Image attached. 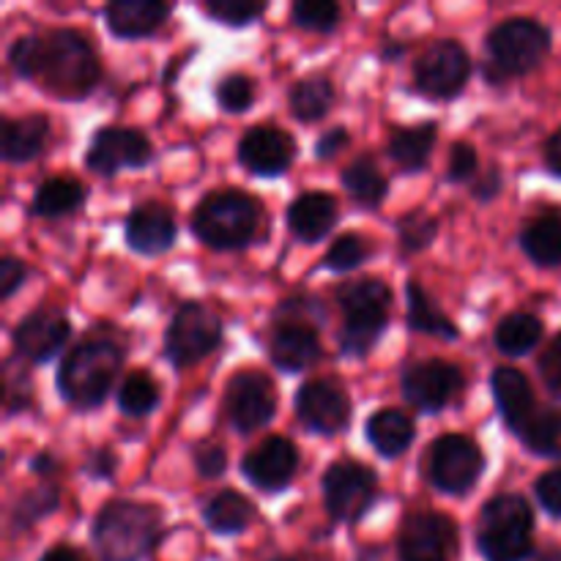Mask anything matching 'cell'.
I'll return each instance as SVG.
<instances>
[{
    "instance_id": "obj_1",
    "label": "cell",
    "mask_w": 561,
    "mask_h": 561,
    "mask_svg": "<svg viewBox=\"0 0 561 561\" xmlns=\"http://www.w3.org/2000/svg\"><path fill=\"white\" fill-rule=\"evenodd\" d=\"M99 58L91 42L77 31H49L36 36V77L58 99H82L96 88Z\"/></svg>"
},
{
    "instance_id": "obj_2",
    "label": "cell",
    "mask_w": 561,
    "mask_h": 561,
    "mask_svg": "<svg viewBox=\"0 0 561 561\" xmlns=\"http://www.w3.org/2000/svg\"><path fill=\"white\" fill-rule=\"evenodd\" d=\"M162 513L142 502H113L93 520V546L102 561H140L157 546Z\"/></svg>"
},
{
    "instance_id": "obj_3",
    "label": "cell",
    "mask_w": 561,
    "mask_h": 561,
    "mask_svg": "<svg viewBox=\"0 0 561 561\" xmlns=\"http://www.w3.org/2000/svg\"><path fill=\"white\" fill-rule=\"evenodd\" d=\"M118 345L107 337H93L69 351L58 370V392L66 403L77 409H93L102 403L113 389L115 376L121 373Z\"/></svg>"
},
{
    "instance_id": "obj_4",
    "label": "cell",
    "mask_w": 561,
    "mask_h": 561,
    "mask_svg": "<svg viewBox=\"0 0 561 561\" xmlns=\"http://www.w3.org/2000/svg\"><path fill=\"white\" fill-rule=\"evenodd\" d=\"M261 228V206L241 190L208 192L192 211V230L214 250H239L255 239Z\"/></svg>"
},
{
    "instance_id": "obj_5",
    "label": "cell",
    "mask_w": 561,
    "mask_h": 561,
    "mask_svg": "<svg viewBox=\"0 0 561 561\" xmlns=\"http://www.w3.org/2000/svg\"><path fill=\"white\" fill-rule=\"evenodd\" d=\"M529 502L518 493H502L485 504L480 515V551L488 561H524L531 553Z\"/></svg>"
},
{
    "instance_id": "obj_6",
    "label": "cell",
    "mask_w": 561,
    "mask_h": 561,
    "mask_svg": "<svg viewBox=\"0 0 561 561\" xmlns=\"http://www.w3.org/2000/svg\"><path fill=\"white\" fill-rule=\"evenodd\" d=\"M337 305L343 310L345 323L340 332L345 354H367L373 343L381 337L389 318L392 294L381 279H356L337 290Z\"/></svg>"
},
{
    "instance_id": "obj_7",
    "label": "cell",
    "mask_w": 561,
    "mask_h": 561,
    "mask_svg": "<svg viewBox=\"0 0 561 561\" xmlns=\"http://www.w3.org/2000/svg\"><path fill=\"white\" fill-rule=\"evenodd\" d=\"M551 49V33L531 16H513L488 36L491 66L502 77H518L537 69Z\"/></svg>"
},
{
    "instance_id": "obj_8",
    "label": "cell",
    "mask_w": 561,
    "mask_h": 561,
    "mask_svg": "<svg viewBox=\"0 0 561 561\" xmlns=\"http://www.w3.org/2000/svg\"><path fill=\"white\" fill-rule=\"evenodd\" d=\"M219 340H222V321L217 312L201 301H186L175 310L164 332V351L175 367H190L206 359Z\"/></svg>"
},
{
    "instance_id": "obj_9",
    "label": "cell",
    "mask_w": 561,
    "mask_h": 561,
    "mask_svg": "<svg viewBox=\"0 0 561 561\" xmlns=\"http://www.w3.org/2000/svg\"><path fill=\"white\" fill-rule=\"evenodd\" d=\"M482 469H485V458H482L480 447L469 436H460V433L442 436L431 447V455H427L431 482L438 491L453 493V496L471 491L474 482L480 480Z\"/></svg>"
},
{
    "instance_id": "obj_10",
    "label": "cell",
    "mask_w": 561,
    "mask_h": 561,
    "mask_svg": "<svg viewBox=\"0 0 561 561\" xmlns=\"http://www.w3.org/2000/svg\"><path fill=\"white\" fill-rule=\"evenodd\" d=\"M376 471L356 460H340L323 474V502L334 520H356L376 499Z\"/></svg>"
},
{
    "instance_id": "obj_11",
    "label": "cell",
    "mask_w": 561,
    "mask_h": 561,
    "mask_svg": "<svg viewBox=\"0 0 561 561\" xmlns=\"http://www.w3.org/2000/svg\"><path fill=\"white\" fill-rule=\"evenodd\" d=\"M225 411L236 431H261L277 411V389H274L272 378L257 370L236 373L225 389Z\"/></svg>"
},
{
    "instance_id": "obj_12",
    "label": "cell",
    "mask_w": 561,
    "mask_h": 561,
    "mask_svg": "<svg viewBox=\"0 0 561 561\" xmlns=\"http://www.w3.org/2000/svg\"><path fill=\"white\" fill-rule=\"evenodd\" d=\"M471 75V58L458 42H436L416 58L414 82L425 96L449 99L463 91Z\"/></svg>"
},
{
    "instance_id": "obj_13",
    "label": "cell",
    "mask_w": 561,
    "mask_h": 561,
    "mask_svg": "<svg viewBox=\"0 0 561 561\" xmlns=\"http://www.w3.org/2000/svg\"><path fill=\"white\" fill-rule=\"evenodd\" d=\"M151 157L153 148L142 131L126 129V126H104L88 146L85 164L96 175L110 179L124 168H142L151 162Z\"/></svg>"
},
{
    "instance_id": "obj_14",
    "label": "cell",
    "mask_w": 561,
    "mask_h": 561,
    "mask_svg": "<svg viewBox=\"0 0 561 561\" xmlns=\"http://www.w3.org/2000/svg\"><path fill=\"white\" fill-rule=\"evenodd\" d=\"M400 561H453L458 553V529L442 513H416L400 529Z\"/></svg>"
},
{
    "instance_id": "obj_15",
    "label": "cell",
    "mask_w": 561,
    "mask_h": 561,
    "mask_svg": "<svg viewBox=\"0 0 561 561\" xmlns=\"http://www.w3.org/2000/svg\"><path fill=\"white\" fill-rule=\"evenodd\" d=\"M463 387V376L444 359L416 362L403 376V394L420 411H442Z\"/></svg>"
},
{
    "instance_id": "obj_16",
    "label": "cell",
    "mask_w": 561,
    "mask_h": 561,
    "mask_svg": "<svg viewBox=\"0 0 561 561\" xmlns=\"http://www.w3.org/2000/svg\"><path fill=\"white\" fill-rule=\"evenodd\" d=\"M296 157V142L288 131L279 126L261 124L247 129V135L239 142V162L250 170L252 175H272L285 173L294 164Z\"/></svg>"
},
{
    "instance_id": "obj_17",
    "label": "cell",
    "mask_w": 561,
    "mask_h": 561,
    "mask_svg": "<svg viewBox=\"0 0 561 561\" xmlns=\"http://www.w3.org/2000/svg\"><path fill=\"white\" fill-rule=\"evenodd\" d=\"M296 414L312 433L332 436L348 425L351 400L334 381H307L296 394Z\"/></svg>"
},
{
    "instance_id": "obj_18",
    "label": "cell",
    "mask_w": 561,
    "mask_h": 561,
    "mask_svg": "<svg viewBox=\"0 0 561 561\" xmlns=\"http://www.w3.org/2000/svg\"><path fill=\"white\" fill-rule=\"evenodd\" d=\"M299 469V449L290 438L268 436L241 463L247 480L261 491H279L294 480Z\"/></svg>"
},
{
    "instance_id": "obj_19",
    "label": "cell",
    "mask_w": 561,
    "mask_h": 561,
    "mask_svg": "<svg viewBox=\"0 0 561 561\" xmlns=\"http://www.w3.org/2000/svg\"><path fill=\"white\" fill-rule=\"evenodd\" d=\"M71 334L69 318L53 307L33 310L14 329L16 354L31 362H49L66 345Z\"/></svg>"
},
{
    "instance_id": "obj_20",
    "label": "cell",
    "mask_w": 561,
    "mask_h": 561,
    "mask_svg": "<svg viewBox=\"0 0 561 561\" xmlns=\"http://www.w3.org/2000/svg\"><path fill=\"white\" fill-rule=\"evenodd\" d=\"M175 241L173 211L162 203H142L126 217V244L140 255L168 252Z\"/></svg>"
},
{
    "instance_id": "obj_21",
    "label": "cell",
    "mask_w": 561,
    "mask_h": 561,
    "mask_svg": "<svg viewBox=\"0 0 561 561\" xmlns=\"http://www.w3.org/2000/svg\"><path fill=\"white\" fill-rule=\"evenodd\" d=\"M321 359V340L312 323L285 321L272 334V362L285 373H301Z\"/></svg>"
},
{
    "instance_id": "obj_22",
    "label": "cell",
    "mask_w": 561,
    "mask_h": 561,
    "mask_svg": "<svg viewBox=\"0 0 561 561\" xmlns=\"http://www.w3.org/2000/svg\"><path fill=\"white\" fill-rule=\"evenodd\" d=\"M491 389L507 427L520 436L524 427L529 425L537 414L535 392H531L529 378L520 370H515V367H499V370H493Z\"/></svg>"
},
{
    "instance_id": "obj_23",
    "label": "cell",
    "mask_w": 561,
    "mask_h": 561,
    "mask_svg": "<svg viewBox=\"0 0 561 561\" xmlns=\"http://www.w3.org/2000/svg\"><path fill=\"white\" fill-rule=\"evenodd\" d=\"M334 222H337V201L329 192H301L288 208L290 230H294L296 239L307 241V244L327 239Z\"/></svg>"
},
{
    "instance_id": "obj_24",
    "label": "cell",
    "mask_w": 561,
    "mask_h": 561,
    "mask_svg": "<svg viewBox=\"0 0 561 561\" xmlns=\"http://www.w3.org/2000/svg\"><path fill=\"white\" fill-rule=\"evenodd\" d=\"M168 14L170 5L159 3V0H113L104 9V22L115 36L142 38L159 31Z\"/></svg>"
},
{
    "instance_id": "obj_25",
    "label": "cell",
    "mask_w": 561,
    "mask_h": 561,
    "mask_svg": "<svg viewBox=\"0 0 561 561\" xmlns=\"http://www.w3.org/2000/svg\"><path fill=\"white\" fill-rule=\"evenodd\" d=\"M49 137V121L44 115H25V118L3 121L0 126V151L5 162H27L38 157Z\"/></svg>"
},
{
    "instance_id": "obj_26",
    "label": "cell",
    "mask_w": 561,
    "mask_h": 561,
    "mask_svg": "<svg viewBox=\"0 0 561 561\" xmlns=\"http://www.w3.org/2000/svg\"><path fill=\"white\" fill-rule=\"evenodd\" d=\"M414 422L394 409H381L367 422V442L383 455V458H398L414 442Z\"/></svg>"
},
{
    "instance_id": "obj_27",
    "label": "cell",
    "mask_w": 561,
    "mask_h": 561,
    "mask_svg": "<svg viewBox=\"0 0 561 561\" xmlns=\"http://www.w3.org/2000/svg\"><path fill=\"white\" fill-rule=\"evenodd\" d=\"M520 247L526 255L537 263V266H559L561 263V211L551 208V211L540 214L526 225L520 233Z\"/></svg>"
},
{
    "instance_id": "obj_28",
    "label": "cell",
    "mask_w": 561,
    "mask_h": 561,
    "mask_svg": "<svg viewBox=\"0 0 561 561\" xmlns=\"http://www.w3.org/2000/svg\"><path fill=\"white\" fill-rule=\"evenodd\" d=\"M433 146H436V126L433 124H416L394 129L389 137V157L405 173L422 170L431 159Z\"/></svg>"
},
{
    "instance_id": "obj_29",
    "label": "cell",
    "mask_w": 561,
    "mask_h": 561,
    "mask_svg": "<svg viewBox=\"0 0 561 561\" xmlns=\"http://www.w3.org/2000/svg\"><path fill=\"white\" fill-rule=\"evenodd\" d=\"M252 515H255V510H252L250 499L241 496L239 491H219L203 507V520L217 535H239L247 529Z\"/></svg>"
},
{
    "instance_id": "obj_30",
    "label": "cell",
    "mask_w": 561,
    "mask_h": 561,
    "mask_svg": "<svg viewBox=\"0 0 561 561\" xmlns=\"http://www.w3.org/2000/svg\"><path fill=\"white\" fill-rule=\"evenodd\" d=\"M85 203V186L77 179H66V175H58V179L44 181L36 190V197H33V214L44 219L66 217V214L77 211V208Z\"/></svg>"
},
{
    "instance_id": "obj_31",
    "label": "cell",
    "mask_w": 561,
    "mask_h": 561,
    "mask_svg": "<svg viewBox=\"0 0 561 561\" xmlns=\"http://www.w3.org/2000/svg\"><path fill=\"white\" fill-rule=\"evenodd\" d=\"M288 102H290V113H294L299 121H305V124H310V121H321L334 104L332 80L323 75L305 77V80H299L294 88H290Z\"/></svg>"
},
{
    "instance_id": "obj_32",
    "label": "cell",
    "mask_w": 561,
    "mask_h": 561,
    "mask_svg": "<svg viewBox=\"0 0 561 561\" xmlns=\"http://www.w3.org/2000/svg\"><path fill=\"white\" fill-rule=\"evenodd\" d=\"M405 296H409V327L414 329V332L436 334V337H444V340H458V329H455V323L449 321L436 305H433L431 296L425 294V288H422L416 279H409Z\"/></svg>"
},
{
    "instance_id": "obj_33",
    "label": "cell",
    "mask_w": 561,
    "mask_h": 561,
    "mask_svg": "<svg viewBox=\"0 0 561 561\" xmlns=\"http://www.w3.org/2000/svg\"><path fill=\"white\" fill-rule=\"evenodd\" d=\"M542 340V321L531 312H513L496 329V348L507 356H524Z\"/></svg>"
},
{
    "instance_id": "obj_34",
    "label": "cell",
    "mask_w": 561,
    "mask_h": 561,
    "mask_svg": "<svg viewBox=\"0 0 561 561\" xmlns=\"http://www.w3.org/2000/svg\"><path fill=\"white\" fill-rule=\"evenodd\" d=\"M343 184L348 190V195L354 197L359 206H381L383 195H387V179L381 175L378 164L373 159L362 157L354 164H348L343 175Z\"/></svg>"
},
{
    "instance_id": "obj_35",
    "label": "cell",
    "mask_w": 561,
    "mask_h": 561,
    "mask_svg": "<svg viewBox=\"0 0 561 561\" xmlns=\"http://www.w3.org/2000/svg\"><path fill=\"white\" fill-rule=\"evenodd\" d=\"M526 447L537 455H546V458H559L561 455V411L546 409L537 411L535 420L524 427L520 433Z\"/></svg>"
},
{
    "instance_id": "obj_36",
    "label": "cell",
    "mask_w": 561,
    "mask_h": 561,
    "mask_svg": "<svg viewBox=\"0 0 561 561\" xmlns=\"http://www.w3.org/2000/svg\"><path fill=\"white\" fill-rule=\"evenodd\" d=\"M118 405L126 416H146L159 405V387L157 381L146 373H131L118 389Z\"/></svg>"
},
{
    "instance_id": "obj_37",
    "label": "cell",
    "mask_w": 561,
    "mask_h": 561,
    "mask_svg": "<svg viewBox=\"0 0 561 561\" xmlns=\"http://www.w3.org/2000/svg\"><path fill=\"white\" fill-rule=\"evenodd\" d=\"M290 14H294L296 25L305 27V31L329 33L337 27L340 5L332 0H299V3H294Z\"/></svg>"
},
{
    "instance_id": "obj_38",
    "label": "cell",
    "mask_w": 561,
    "mask_h": 561,
    "mask_svg": "<svg viewBox=\"0 0 561 561\" xmlns=\"http://www.w3.org/2000/svg\"><path fill=\"white\" fill-rule=\"evenodd\" d=\"M58 507V488L53 485H38L33 491H27L25 496L16 502L14 507V526L20 529H27V526L36 524L38 518L49 515Z\"/></svg>"
},
{
    "instance_id": "obj_39",
    "label": "cell",
    "mask_w": 561,
    "mask_h": 561,
    "mask_svg": "<svg viewBox=\"0 0 561 561\" xmlns=\"http://www.w3.org/2000/svg\"><path fill=\"white\" fill-rule=\"evenodd\" d=\"M367 255H370V244L365 241V236L343 233L329 247L327 266L332 272H351V268L362 266L367 261Z\"/></svg>"
},
{
    "instance_id": "obj_40",
    "label": "cell",
    "mask_w": 561,
    "mask_h": 561,
    "mask_svg": "<svg viewBox=\"0 0 561 561\" xmlns=\"http://www.w3.org/2000/svg\"><path fill=\"white\" fill-rule=\"evenodd\" d=\"M263 11H266V3H257V0H208L206 3L208 16L233 27L250 25Z\"/></svg>"
},
{
    "instance_id": "obj_41",
    "label": "cell",
    "mask_w": 561,
    "mask_h": 561,
    "mask_svg": "<svg viewBox=\"0 0 561 561\" xmlns=\"http://www.w3.org/2000/svg\"><path fill=\"white\" fill-rule=\"evenodd\" d=\"M217 102L225 113H244L255 102V85L247 75H228L219 80Z\"/></svg>"
},
{
    "instance_id": "obj_42",
    "label": "cell",
    "mask_w": 561,
    "mask_h": 561,
    "mask_svg": "<svg viewBox=\"0 0 561 561\" xmlns=\"http://www.w3.org/2000/svg\"><path fill=\"white\" fill-rule=\"evenodd\" d=\"M398 233H400V244H403V250L409 252L425 250V247H431V241L436 239L438 222L433 217H427V214H409L405 219H400Z\"/></svg>"
},
{
    "instance_id": "obj_43",
    "label": "cell",
    "mask_w": 561,
    "mask_h": 561,
    "mask_svg": "<svg viewBox=\"0 0 561 561\" xmlns=\"http://www.w3.org/2000/svg\"><path fill=\"white\" fill-rule=\"evenodd\" d=\"M195 469L201 471L206 480H214V477L222 474L228 469V455H225V447H219L217 442H206L195 449Z\"/></svg>"
},
{
    "instance_id": "obj_44",
    "label": "cell",
    "mask_w": 561,
    "mask_h": 561,
    "mask_svg": "<svg viewBox=\"0 0 561 561\" xmlns=\"http://www.w3.org/2000/svg\"><path fill=\"white\" fill-rule=\"evenodd\" d=\"M537 499H540L542 510L548 515H557L561 518V469H551L537 480L535 485Z\"/></svg>"
},
{
    "instance_id": "obj_45",
    "label": "cell",
    "mask_w": 561,
    "mask_h": 561,
    "mask_svg": "<svg viewBox=\"0 0 561 561\" xmlns=\"http://www.w3.org/2000/svg\"><path fill=\"white\" fill-rule=\"evenodd\" d=\"M477 173V151L469 142H455L449 153V181H469Z\"/></svg>"
},
{
    "instance_id": "obj_46",
    "label": "cell",
    "mask_w": 561,
    "mask_h": 561,
    "mask_svg": "<svg viewBox=\"0 0 561 561\" xmlns=\"http://www.w3.org/2000/svg\"><path fill=\"white\" fill-rule=\"evenodd\" d=\"M540 373L542 381L553 389V392H561V334L548 343L546 354L540 356Z\"/></svg>"
},
{
    "instance_id": "obj_47",
    "label": "cell",
    "mask_w": 561,
    "mask_h": 561,
    "mask_svg": "<svg viewBox=\"0 0 561 561\" xmlns=\"http://www.w3.org/2000/svg\"><path fill=\"white\" fill-rule=\"evenodd\" d=\"M25 263H20L16 257H3L0 261V296L9 299L16 294L22 283H25Z\"/></svg>"
},
{
    "instance_id": "obj_48",
    "label": "cell",
    "mask_w": 561,
    "mask_h": 561,
    "mask_svg": "<svg viewBox=\"0 0 561 561\" xmlns=\"http://www.w3.org/2000/svg\"><path fill=\"white\" fill-rule=\"evenodd\" d=\"M345 146H348V131H345L343 126H334L332 131H327V135L318 140L316 151L321 159H332V157H337Z\"/></svg>"
},
{
    "instance_id": "obj_49",
    "label": "cell",
    "mask_w": 561,
    "mask_h": 561,
    "mask_svg": "<svg viewBox=\"0 0 561 561\" xmlns=\"http://www.w3.org/2000/svg\"><path fill=\"white\" fill-rule=\"evenodd\" d=\"M115 471V455L107 453V449H99V453H93V458L88 460V474L96 477V480H104V477H110Z\"/></svg>"
},
{
    "instance_id": "obj_50",
    "label": "cell",
    "mask_w": 561,
    "mask_h": 561,
    "mask_svg": "<svg viewBox=\"0 0 561 561\" xmlns=\"http://www.w3.org/2000/svg\"><path fill=\"white\" fill-rule=\"evenodd\" d=\"M499 190H502V179H499V173H496V170H491V173H488V175H482V181H480V184L474 186V195L480 197V201H491V197L496 195Z\"/></svg>"
},
{
    "instance_id": "obj_51",
    "label": "cell",
    "mask_w": 561,
    "mask_h": 561,
    "mask_svg": "<svg viewBox=\"0 0 561 561\" xmlns=\"http://www.w3.org/2000/svg\"><path fill=\"white\" fill-rule=\"evenodd\" d=\"M42 561H88V559L82 557V553L77 551V548H71V546H55V548H49L47 553H44Z\"/></svg>"
},
{
    "instance_id": "obj_52",
    "label": "cell",
    "mask_w": 561,
    "mask_h": 561,
    "mask_svg": "<svg viewBox=\"0 0 561 561\" xmlns=\"http://www.w3.org/2000/svg\"><path fill=\"white\" fill-rule=\"evenodd\" d=\"M546 162H548V168L553 170V173L561 175V129L551 137V140H548Z\"/></svg>"
},
{
    "instance_id": "obj_53",
    "label": "cell",
    "mask_w": 561,
    "mask_h": 561,
    "mask_svg": "<svg viewBox=\"0 0 561 561\" xmlns=\"http://www.w3.org/2000/svg\"><path fill=\"white\" fill-rule=\"evenodd\" d=\"M33 469L53 471V458H49V455H36V460H33Z\"/></svg>"
},
{
    "instance_id": "obj_54",
    "label": "cell",
    "mask_w": 561,
    "mask_h": 561,
    "mask_svg": "<svg viewBox=\"0 0 561 561\" xmlns=\"http://www.w3.org/2000/svg\"><path fill=\"white\" fill-rule=\"evenodd\" d=\"M274 561H294V559H274Z\"/></svg>"
}]
</instances>
